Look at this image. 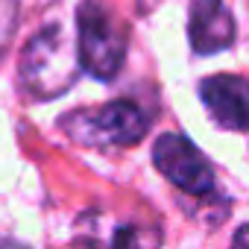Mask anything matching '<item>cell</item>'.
Wrapping results in <instances>:
<instances>
[{
    "mask_svg": "<svg viewBox=\"0 0 249 249\" xmlns=\"http://www.w3.org/2000/svg\"><path fill=\"white\" fill-rule=\"evenodd\" d=\"M79 76L76 44L62 21H47L21 50L18 85L36 100H56Z\"/></svg>",
    "mask_w": 249,
    "mask_h": 249,
    "instance_id": "6da1fadb",
    "label": "cell"
},
{
    "mask_svg": "<svg viewBox=\"0 0 249 249\" xmlns=\"http://www.w3.org/2000/svg\"><path fill=\"white\" fill-rule=\"evenodd\" d=\"M59 129L82 147H135L150 132V114L132 100H111L94 108H73L59 117Z\"/></svg>",
    "mask_w": 249,
    "mask_h": 249,
    "instance_id": "7a4b0ae2",
    "label": "cell"
},
{
    "mask_svg": "<svg viewBox=\"0 0 249 249\" xmlns=\"http://www.w3.org/2000/svg\"><path fill=\"white\" fill-rule=\"evenodd\" d=\"M76 62L79 71L111 82L126 59V33L106 0H82L76 9Z\"/></svg>",
    "mask_w": 249,
    "mask_h": 249,
    "instance_id": "3957f363",
    "label": "cell"
},
{
    "mask_svg": "<svg viewBox=\"0 0 249 249\" xmlns=\"http://www.w3.org/2000/svg\"><path fill=\"white\" fill-rule=\"evenodd\" d=\"M153 164L156 170L182 194L188 196H211L217 191L214 167L211 161L196 150V144L179 132H164L156 138L153 147Z\"/></svg>",
    "mask_w": 249,
    "mask_h": 249,
    "instance_id": "277c9868",
    "label": "cell"
},
{
    "mask_svg": "<svg viewBox=\"0 0 249 249\" xmlns=\"http://www.w3.org/2000/svg\"><path fill=\"white\" fill-rule=\"evenodd\" d=\"M73 237L85 249H161V229L138 220H120L106 211H85Z\"/></svg>",
    "mask_w": 249,
    "mask_h": 249,
    "instance_id": "5b68a950",
    "label": "cell"
},
{
    "mask_svg": "<svg viewBox=\"0 0 249 249\" xmlns=\"http://www.w3.org/2000/svg\"><path fill=\"white\" fill-rule=\"evenodd\" d=\"M234 18L223 0H194L188 21V38L194 53L211 56L229 50L234 44Z\"/></svg>",
    "mask_w": 249,
    "mask_h": 249,
    "instance_id": "8992f818",
    "label": "cell"
},
{
    "mask_svg": "<svg viewBox=\"0 0 249 249\" xmlns=\"http://www.w3.org/2000/svg\"><path fill=\"white\" fill-rule=\"evenodd\" d=\"M199 100L217 126L231 132H246V82L234 73L208 76L199 82Z\"/></svg>",
    "mask_w": 249,
    "mask_h": 249,
    "instance_id": "52a82bcc",
    "label": "cell"
},
{
    "mask_svg": "<svg viewBox=\"0 0 249 249\" xmlns=\"http://www.w3.org/2000/svg\"><path fill=\"white\" fill-rule=\"evenodd\" d=\"M18 24V0H0V53L9 44Z\"/></svg>",
    "mask_w": 249,
    "mask_h": 249,
    "instance_id": "ba28073f",
    "label": "cell"
},
{
    "mask_svg": "<svg viewBox=\"0 0 249 249\" xmlns=\"http://www.w3.org/2000/svg\"><path fill=\"white\" fill-rule=\"evenodd\" d=\"M231 249H246V226H237L234 240H231Z\"/></svg>",
    "mask_w": 249,
    "mask_h": 249,
    "instance_id": "9c48e42d",
    "label": "cell"
},
{
    "mask_svg": "<svg viewBox=\"0 0 249 249\" xmlns=\"http://www.w3.org/2000/svg\"><path fill=\"white\" fill-rule=\"evenodd\" d=\"M0 249H30V246H24L18 240H0Z\"/></svg>",
    "mask_w": 249,
    "mask_h": 249,
    "instance_id": "30bf717a",
    "label": "cell"
}]
</instances>
